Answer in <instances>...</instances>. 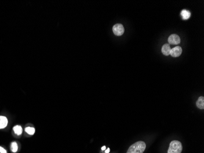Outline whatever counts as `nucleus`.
I'll use <instances>...</instances> for the list:
<instances>
[{"mask_svg": "<svg viewBox=\"0 0 204 153\" xmlns=\"http://www.w3.org/2000/svg\"><path fill=\"white\" fill-rule=\"evenodd\" d=\"M181 16L183 20H188L191 17V13L187 10H183L181 12Z\"/></svg>", "mask_w": 204, "mask_h": 153, "instance_id": "nucleus-9", "label": "nucleus"}, {"mask_svg": "<svg viewBox=\"0 0 204 153\" xmlns=\"http://www.w3.org/2000/svg\"><path fill=\"white\" fill-rule=\"evenodd\" d=\"M145 148V143L143 141H139L131 145L127 153H143Z\"/></svg>", "mask_w": 204, "mask_h": 153, "instance_id": "nucleus-1", "label": "nucleus"}, {"mask_svg": "<svg viewBox=\"0 0 204 153\" xmlns=\"http://www.w3.org/2000/svg\"><path fill=\"white\" fill-rule=\"evenodd\" d=\"M112 31L116 36H120L124 33L125 30H124L123 26L122 24L117 23V24H116L114 27H113Z\"/></svg>", "mask_w": 204, "mask_h": 153, "instance_id": "nucleus-3", "label": "nucleus"}, {"mask_svg": "<svg viewBox=\"0 0 204 153\" xmlns=\"http://www.w3.org/2000/svg\"><path fill=\"white\" fill-rule=\"evenodd\" d=\"M0 152H1V153H7L6 151L5 150V149H4L3 148H2L1 146H0Z\"/></svg>", "mask_w": 204, "mask_h": 153, "instance_id": "nucleus-13", "label": "nucleus"}, {"mask_svg": "<svg viewBox=\"0 0 204 153\" xmlns=\"http://www.w3.org/2000/svg\"><path fill=\"white\" fill-rule=\"evenodd\" d=\"M182 53V49L180 46H176L171 49L170 55L172 57H178L181 55Z\"/></svg>", "mask_w": 204, "mask_h": 153, "instance_id": "nucleus-5", "label": "nucleus"}, {"mask_svg": "<svg viewBox=\"0 0 204 153\" xmlns=\"http://www.w3.org/2000/svg\"><path fill=\"white\" fill-rule=\"evenodd\" d=\"M171 46H170V45L168 44H164L161 49V52H162L163 54L165 56L169 55L170 52H171Z\"/></svg>", "mask_w": 204, "mask_h": 153, "instance_id": "nucleus-6", "label": "nucleus"}, {"mask_svg": "<svg viewBox=\"0 0 204 153\" xmlns=\"http://www.w3.org/2000/svg\"><path fill=\"white\" fill-rule=\"evenodd\" d=\"M182 144L178 140H173L170 143L167 153H181L182 151Z\"/></svg>", "mask_w": 204, "mask_h": 153, "instance_id": "nucleus-2", "label": "nucleus"}, {"mask_svg": "<svg viewBox=\"0 0 204 153\" xmlns=\"http://www.w3.org/2000/svg\"><path fill=\"white\" fill-rule=\"evenodd\" d=\"M105 149H106V146H103V147L101 148V150L102 151H105Z\"/></svg>", "mask_w": 204, "mask_h": 153, "instance_id": "nucleus-15", "label": "nucleus"}, {"mask_svg": "<svg viewBox=\"0 0 204 153\" xmlns=\"http://www.w3.org/2000/svg\"><path fill=\"white\" fill-rule=\"evenodd\" d=\"M7 120L5 116H0V129L5 128L7 125Z\"/></svg>", "mask_w": 204, "mask_h": 153, "instance_id": "nucleus-8", "label": "nucleus"}, {"mask_svg": "<svg viewBox=\"0 0 204 153\" xmlns=\"http://www.w3.org/2000/svg\"><path fill=\"white\" fill-rule=\"evenodd\" d=\"M14 131L17 135H21L22 133V128L20 126H15L14 127Z\"/></svg>", "mask_w": 204, "mask_h": 153, "instance_id": "nucleus-10", "label": "nucleus"}, {"mask_svg": "<svg viewBox=\"0 0 204 153\" xmlns=\"http://www.w3.org/2000/svg\"><path fill=\"white\" fill-rule=\"evenodd\" d=\"M168 42L172 45L179 44L180 43V38L177 34H171L168 38Z\"/></svg>", "mask_w": 204, "mask_h": 153, "instance_id": "nucleus-4", "label": "nucleus"}, {"mask_svg": "<svg viewBox=\"0 0 204 153\" xmlns=\"http://www.w3.org/2000/svg\"><path fill=\"white\" fill-rule=\"evenodd\" d=\"M110 151V149L109 148H108L107 149L105 150V153H109Z\"/></svg>", "mask_w": 204, "mask_h": 153, "instance_id": "nucleus-14", "label": "nucleus"}, {"mask_svg": "<svg viewBox=\"0 0 204 153\" xmlns=\"http://www.w3.org/2000/svg\"><path fill=\"white\" fill-rule=\"evenodd\" d=\"M197 107L199 109L203 110L204 109V98L203 96H200L199 98L196 102Z\"/></svg>", "mask_w": 204, "mask_h": 153, "instance_id": "nucleus-7", "label": "nucleus"}, {"mask_svg": "<svg viewBox=\"0 0 204 153\" xmlns=\"http://www.w3.org/2000/svg\"><path fill=\"white\" fill-rule=\"evenodd\" d=\"M25 131H26L28 134L33 135L34 134V132H35V129H34V128H33V127H26V128L25 129Z\"/></svg>", "mask_w": 204, "mask_h": 153, "instance_id": "nucleus-12", "label": "nucleus"}, {"mask_svg": "<svg viewBox=\"0 0 204 153\" xmlns=\"http://www.w3.org/2000/svg\"><path fill=\"white\" fill-rule=\"evenodd\" d=\"M10 149L13 152H16L18 150V145L16 142H12L10 145Z\"/></svg>", "mask_w": 204, "mask_h": 153, "instance_id": "nucleus-11", "label": "nucleus"}]
</instances>
